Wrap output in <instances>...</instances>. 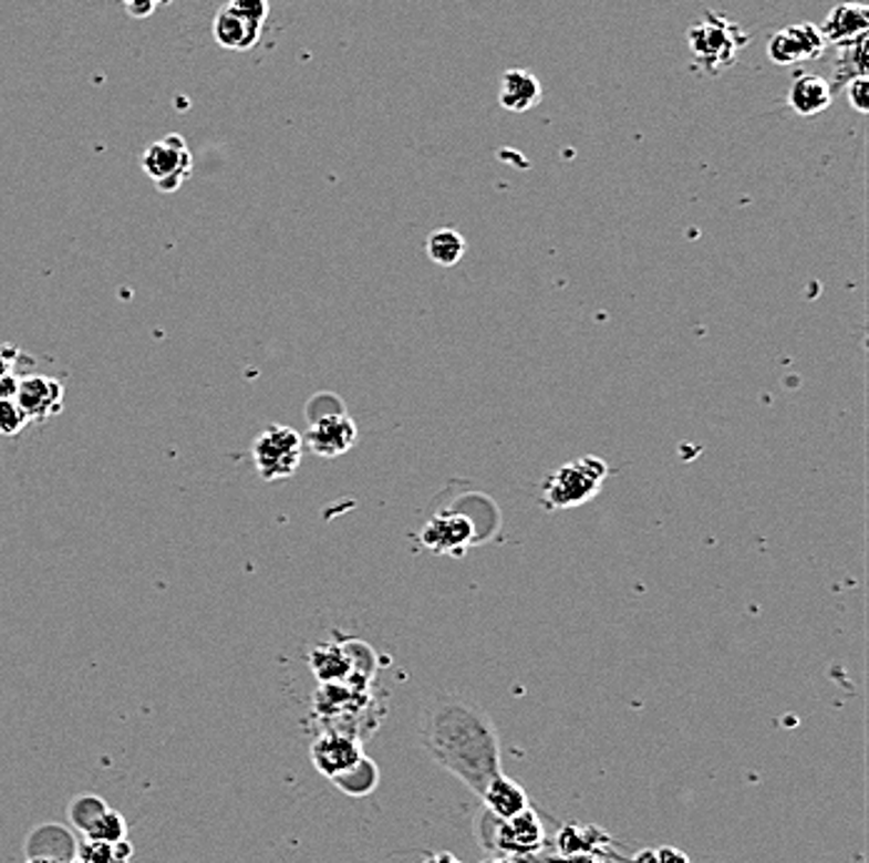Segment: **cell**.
<instances>
[{
  "label": "cell",
  "instance_id": "cell-5",
  "mask_svg": "<svg viewBox=\"0 0 869 863\" xmlns=\"http://www.w3.org/2000/svg\"><path fill=\"white\" fill-rule=\"evenodd\" d=\"M302 437L288 425H270L252 443V465L266 482H280L298 472L302 462Z\"/></svg>",
  "mask_w": 869,
  "mask_h": 863
},
{
  "label": "cell",
  "instance_id": "cell-12",
  "mask_svg": "<svg viewBox=\"0 0 869 863\" xmlns=\"http://www.w3.org/2000/svg\"><path fill=\"white\" fill-rule=\"evenodd\" d=\"M260 31H262V21L248 15L246 11H240V8L232 3L220 8V13L215 15L213 21L215 41H218L223 48H228V51H248V48L258 43Z\"/></svg>",
  "mask_w": 869,
  "mask_h": 863
},
{
  "label": "cell",
  "instance_id": "cell-3",
  "mask_svg": "<svg viewBox=\"0 0 869 863\" xmlns=\"http://www.w3.org/2000/svg\"><path fill=\"white\" fill-rule=\"evenodd\" d=\"M477 839L487 853H507V856H535L548 849V831L542 819L530 807L513 819H497L485 811L475 821Z\"/></svg>",
  "mask_w": 869,
  "mask_h": 863
},
{
  "label": "cell",
  "instance_id": "cell-4",
  "mask_svg": "<svg viewBox=\"0 0 869 863\" xmlns=\"http://www.w3.org/2000/svg\"><path fill=\"white\" fill-rule=\"evenodd\" d=\"M608 475V462L594 455H584L575 459V462L558 467L542 485L545 507L552 509V512H560V509L588 505L590 499L600 495V487L604 485Z\"/></svg>",
  "mask_w": 869,
  "mask_h": 863
},
{
  "label": "cell",
  "instance_id": "cell-16",
  "mask_svg": "<svg viewBox=\"0 0 869 863\" xmlns=\"http://www.w3.org/2000/svg\"><path fill=\"white\" fill-rule=\"evenodd\" d=\"M77 841L73 836V831H68L61 823H43V826H35L25 839V856L35 859H55L63 863L75 861Z\"/></svg>",
  "mask_w": 869,
  "mask_h": 863
},
{
  "label": "cell",
  "instance_id": "cell-17",
  "mask_svg": "<svg viewBox=\"0 0 869 863\" xmlns=\"http://www.w3.org/2000/svg\"><path fill=\"white\" fill-rule=\"evenodd\" d=\"M480 799L485 803V811H490L497 819H513L520 811L530 809L527 791L510 777H505V773H497V777L487 783Z\"/></svg>",
  "mask_w": 869,
  "mask_h": 863
},
{
  "label": "cell",
  "instance_id": "cell-2",
  "mask_svg": "<svg viewBox=\"0 0 869 863\" xmlns=\"http://www.w3.org/2000/svg\"><path fill=\"white\" fill-rule=\"evenodd\" d=\"M752 35L730 15L705 11L695 25H690L687 43L692 51V65L705 75H720L737 63L739 53L749 45Z\"/></svg>",
  "mask_w": 869,
  "mask_h": 863
},
{
  "label": "cell",
  "instance_id": "cell-20",
  "mask_svg": "<svg viewBox=\"0 0 869 863\" xmlns=\"http://www.w3.org/2000/svg\"><path fill=\"white\" fill-rule=\"evenodd\" d=\"M425 250H427V258L433 260L435 264H441V268H455V264L465 258L467 245H465L463 235L457 230L441 228V230L430 232Z\"/></svg>",
  "mask_w": 869,
  "mask_h": 863
},
{
  "label": "cell",
  "instance_id": "cell-35",
  "mask_svg": "<svg viewBox=\"0 0 869 863\" xmlns=\"http://www.w3.org/2000/svg\"><path fill=\"white\" fill-rule=\"evenodd\" d=\"M15 387H18V377L15 375L0 377V399L15 397Z\"/></svg>",
  "mask_w": 869,
  "mask_h": 863
},
{
  "label": "cell",
  "instance_id": "cell-23",
  "mask_svg": "<svg viewBox=\"0 0 869 863\" xmlns=\"http://www.w3.org/2000/svg\"><path fill=\"white\" fill-rule=\"evenodd\" d=\"M107 809L111 807H107L101 797H95V793H81V797H75L71 807H68V819H71L75 831L85 833L87 826L101 819Z\"/></svg>",
  "mask_w": 869,
  "mask_h": 863
},
{
  "label": "cell",
  "instance_id": "cell-24",
  "mask_svg": "<svg viewBox=\"0 0 869 863\" xmlns=\"http://www.w3.org/2000/svg\"><path fill=\"white\" fill-rule=\"evenodd\" d=\"M85 839L103 841V843H118L128 839V821L123 819V813L107 809L101 819L93 821L85 831Z\"/></svg>",
  "mask_w": 869,
  "mask_h": 863
},
{
  "label": "cell",
  "instance_id": "cell-21",
  "mask_svg": "<svg viewBox=\"0 0 869 863\" xmlns=\"http://www.w3.org/2000/svg\"><path fill=\"white\" fill-rule=\"evenodd\" d=\"M330 781H333L340 791L348 793V797L363 799V797H370V793L377 789L380 769H377V763L373 759L363 757L355 763L353 769L343 771V773H340V777L330 779Z\"/></svg>",
  "mask_w": 869,
  "mask_h": 863
},
{
  "label": "cell",
  "instance_id": "cell-33",
  "mask_svg": "<svg viewBox=\"0 0 869 863\" xmlns=\"http://www.w3.org/2000/svg\"><path fill=\"white\" fill-rule=\"evenodd\" d=\"M628 863H660L658 849H640V851H634Z\"/></svg>",
  "mask_w": 869,
  "mask_h": 863
},
{
  "label": "cell",
  "instance_id": "cell-26",
  "mask_svg": "<svg viewBox=\"0 0 869 863\" xmlns=\"http://www.w3.org/2000/svg\"><path fill=\"white\" fill-rule=\"evenodd\" d=\"M75 861H81V863H121L118 859H115L113 843L91 841V839H85L83 843H77Z\"/></svg>",
  "mask_w": 869,
  "mask_h": 863
},
{
  "label": "cell",
  "instance_id": "cell-11",
  "mask_svg": "<svg viewBox=\"0 0 869 863\" xmlns=\"http://www.w3.org/2000/svg\"><path fill=\"white\" fill-rule=\"evenodd\" d=\"M365 757L363 741L340 731H322L310 747V759L325 779H335L340 773L353 769L355 763Z\"/></svg>",
  "mask_w": 869,
  "mask_h": 863
},
{
  "label": "cell",
  "instance_id": "cell-14",
  "mask_svg": "<svg viewBox=\"0 0 869 863\" xmlns=\"http://www.w3.org/2000/svg\"><path fill=\"white\" fill-rule=\"evenodd\" d=\"M610 846L612 836L604 829L594 826V823H565L560 831L555 833L552 849L555 853H594L610 861Z\"/></svg>",
  "mask_w": 869,
  "mask_h": 863
},
{
  "label": "cell",
  "instance_id": "cell-36",
  "mask_svg": "<svg viewBox=\"0 0 869 863\" xmlns=\"http://www.w3.org/2000/svg\"><path fill=\"white\" fill-rule=\"evenodd\" d=\"M480 863H527V856H507V853H490Z\"/></svg>",
  "mask_w": 869,
  "mask_h": 863
},
{
  "label": "cell",
  "instance_id": "cell-29",
  "mask_svg": "<svg viewBox=\"0 0 869 863\" xmlns=\"http://www.w3.org/2000/svg\"><path fill=\"white\" fill-rule=\"evenodd\" d=\"M232 6H238L240 11H246L248 15L258 18V21L266 23L268 18V0H230Z\"/></svg>",
  "mask_w": 869,
  "mask_h": 863
},
{
  "label": "cell",
  "instance_id": "cell-18",
  "mask_svg": "<svg viewBox=\"0 0 869 863\" xmlns=\"http://www.w3.org/2000/svg\"><path fill=\"white\" fill-rule=\"evenodd\" d=\"M310 669L315 672L320 684L353 682V662L345 652V644H318L308 654Z\"/></svg>",
  "mask_w": 869,
  "mask_h": 863
},
{
  "label": "cell",
  "instance_id": "cell-32",
  "mask_svg": "<svg viewBox=\"0 0 869 863\" xmlns=\"http://www.w3.org/2000/svg\"><path fill=\"white\" fill-rule=\"evenodd\" d=\"M658 856H660V863H690L687 853L675 849V846H660Z\"/></svg>",
  "mask_w": 869,
  "mask_h": 863
},
{
  "label": "cell",
  "instance_id": "cell-10",
  "mask_svg": "<svg viewBox=\"0 0 869 863\" xmlns=\"http://www.w3.org/2000/svg\"><path fill=\"white\" fill-rule=\"evenodd\" d=\"M358 443V425L345 412L310 419V427L302 437V445L318 457H340L350 453Z\"/></svg>",
  "mask_w": 869,
  "mask_h": 863
},
{
  "label": "cell",
  "instance_id": "cell-34",
  "mask_svg": "<svg viewBox=\"0 0 869 863\" xmlns=\"http://www.w3.org/2000/svg\"><path fill=\"white\" fill-rule=\"evenodd\" d=\"M423 863H463V861L451 851H435V853H427Z\"/></svg>",
  "mask_w": 869,
  "mask_h": 863
},
{
  "label": "cell",
  "instance_id": "cell-7",
  "mask_svg": "<svg viewBox=\"0 0 869 863\" xmlns=\"http://www.w3.org/2000/svg\"><path fill=\"white\" fill-rule=\"evenodd\" d=\"M420 542L433 554H465L467 547L480 542L475 519L461 509H443L430 517V522L420 532Z\"/></svg>",
  "mask_w": 869,
  "mask_h": 863
},
{
  "label": "cell",
  "instance_id": "cell-31",
  "mask_svg": "<svg viewBox=\"0 0 869 863\" xmlns=\"http://www.w3.org/2000/svg\"><path fill=\"white\" fill-rule=\"evenodd\" d=\"M123 3L133 18H148L155 11V6H158V0H123Z\"/></svg>",
  "mask_w": 869,
  "mask_h": 863
},
{
  "label": "cell",
  "instance_id": "cell-19",
  "mask_svg": "<svg viewBox=\"0 0 869 863\" xmlns=\"http://www.w3.org/2000/svg\"><path fill=\"white\" fill-rule=\"evenodd\" d=\"M542 101V85L530 71H505L500 81V105L510 113H527Z\"/></svg>",
  "mask_w": 869,
  "mask_h": 863
},
{
  "label": "cell",
  "instance_id": "cell-1",
  "mask_svg": "<svg viewBox=\"0 0 869 863\" xmlns=\"http://www.w3.org/2000/svg\"><path fill=\"white\" fill-rule=\"evenodd\" d=\"M420 744L435 763L461 779L477 797L497 773H503L495 724L483 706L467 696L435 694L420 719Z\"/></svg>",
  "mask_w": 869,
  "mask_h": 863
},
{
  "label": "cell",
  "instance_id": "cell-37",
  "mask_svg": "<svg viewBox=\"0 0 869 863\" xmlns=\"http://www.w3.org/2000/svg\"><path fill=\"white\" fill-rule=\"evenodd\" d=\"M25 863H63V861H55V859H43V856H35V859H28Z\"/></svg>",
  "mask_w": 869,
  "mask_h": 863
},
{
  "label": "cell",
  "instance_id": "cell-15",
  "mask_svg": "<svg viewBox=\"0 0 869 863\" xmlns=\"http://www.w3.org/2000/svg\"><path fill=\"white\" fill-rule=\"evenodd\" d=\"M835 101V87L829 85L827 77L823 75H797L795 83L789 85L787 93V105L799 117H815L819 113H825L829 105Z\"/></svg>",
  "mask_w": 869,
  "mask_h": 863
},
{
  "label": "cell",
  "instance_id": "cell-28",
  "mask_svg": "<svg viewBox=\"0 0 869 863\" xmlns=\"http://www.w3.org/2000/svg\"><path fill=\"white\" fill-rule=\"evenodd\" d=\"M545 851H542L545 863H610L608 859L594 856V853H555V851L545 853Z\"/></svg>",
  "mask_w": 869,
  "mask_h": 863
},
{
  "label": "cell",
  "instance_id": "cell-6",
  "mask_svg": "<svg viewBox=\"0 0 869 863\" xmlns=\"http://www.w3.org/2000/svg\"><path fill=\"white\" fill-rule=\"evenodd\" d=\"M143 170L161 193H175L190 178L193 155L188 143L178 133L165 135L143 153Z\"/></svg>",
  "mask_w": 869,
  "mask_h": 863
},
{
  "label": "cell",
  "instance_id": "cell-38",
  "mask_svg": "<svg viewBox=\"0 0 869 863\" xmlns=\"http://www.w3.org/2000/svg\"><path fill=\"white\" fill-rule=\"evenodd\" d=\"M71 863H81V861H71Z\"/></svg>",
  "mask_w": 869,
  "mask_h": 863
},
{
  "label": "cell",
  "instance_id": "cell-30",
  "mask_svg": "<svg viewBox=\"0 0 869 863\" xmlns=\"http://www.w3.org/2000/svg\"><path fill=\"white\" fill-rule=\"evenodd\" d=\"M15 360H18V350L15 347L0 345V377L15 375Z\"/></svg>",
  "mask_w": 869,
  "mask_h": 863
},
{
  "label": "cell",
  "instance_id": "cell-22",
  "mask_svg": "<svg viewBox=\"0 0 869 863\" xmlns=\"http://www.w3.org/2000/svg\"><path fill=\"white\" fill-rule=\"evenodd\" d=\"M867 43H869V33L859 35L857 41L847 45H837L839 48V55L835 63L837 83H845V81L849 83L852 77L867 75Z\"/></svg>",
  "mask_w": 869,
  "mask_h": 863
},
{
  "label": "cell",
  "instance_id": "cell-25",
  "mask_svg": "<svg viewBox=\"0 0 869 863\" xmlns=\"http://www.w3.org/2000/svg\"><path fill=\"white\" fill-rule=\"evenodd\" d=\"M28 425H31V419H28V415L21 409V405H18L15 397L0 399V435L15 437L21 435Z\"/></svg>",
  "mask_w": 869,
  "mask_h": 863
},
{
  "label": "cell",
  "instance_id": "cell-27",
  "mask_svg": "<svg viewBox=\"0 0 869 863\" xmlns=\"http://www.w3.org/2000/svg\"><path fill=\"white\" fill-rule=\"evenodd\" d=\"M847 103L855 107L857 113H869V77L859 75L847 83Z\"/></svg>",
  "mask_w": 869,
  "mask_h": 863
},
{
  "label": "cell",
  "instance_id": "cell-13",
  "mask_svg": "<svg viewBox=\"0 0 869 863\" xmlns=\"http://www.w3.org/2000/svg\"><path fill=\"white\" fill-rule=\"evenodd\" d=\"M827 45H847L869 33V8L865 3H839L819 25Z\"/></svg>",
  "mask_w": 869,
  "mask_h": 863
},
{
  "label": "cell",
  "instance_id": "cell-8",
  "mask_svg": "<svg viewBox=\"0 0 869 863\" xmlns=\"http://www.w3.org/2000/svg\"><path fill=\"white\" fill-rule=\"evenodd\" d=\"M827 41L815 23H795L769 38L767 55L775 65H795L823 58Z\"/></svg>",
  "mask_w": 869,
  "mask_h": 863
},
{
  "label": "cell",
  "instance_id": "cell-9",
  "mask_svg": "<svg viewBox=\"0 0 869 863\" xmlns=\"http://www.w3.org/2000/svg\"><path fill=\"white\" fill-rule=\"evenodd\" d=\"M15 402L31 422H45L61 415L65 405V385L51 375L18 377Z\"/></svg>",
  "mask_w": 869,
  "mask_h": 863
}]
</instances>
